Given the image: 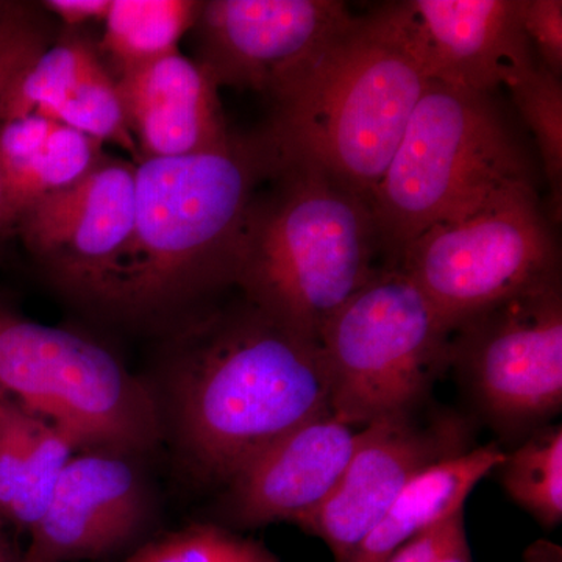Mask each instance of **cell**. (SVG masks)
<instances>
[{
  "mask_svg": "<svg viewBox=\"0 0 562 562\" xmlns=\"http://www.w3.org/2000/svg\"><path fill=\"white\" fill-rule=\"evenodd\" d=\"M166 357L181 449L210 482L228 484L281 436L331 414L319 341L246 299L184 322Z\"/></svg>",
  "mask_w": 562,
  "mask_h": 562,
  "instance_id": "6da1fadb",
  "label": "cell"
},
{
  "mask_svg": "<svg viewBox=\"0 0 562 562\" xmlns=\"http://www.w3.org/2000/svg\"><path fill=\"white\" fill-rule=\"evenodd\" d=\"M277 161L261 132L233 135L217 150L136 161L132 232L111 268L101 310L165 319L235 286L247 214Z\"/></svg>",
  "mask_w": 562,
  "mask_h": 562,
  "instance_id": "7a4b0ae2",
  "label": "cell"
},
{
  "mask_svg": "<svg viewBox=\"0 0 562 562\" xmlns=\"http://www.w3.org/2000/svg\"><path fill=\"white\" fill-rule=\"evenodd\" d=\"M430 83L402 3L355 16L272 99L265 138L286 160L319 166L372 203Z\"/></svg>",
  "mask_w": 562,
  "mask_h": 562,
  "instance_id": "3957f363",
  "label": "cell"
},
{
  "mask_svg": "<svg viewBox=\"0 0 562 562\" xmlns=\"http://www.w3.org/2000/svg\"><path fill=\"white\" fill-rule=\"evenodd\" d=\"M277 160L247 214L235 286L319 341L333 314L382 269L379 228L372 203L344 181L310 162Z\"/></svg>",
  "mask_w": 562,
  "mask_h": 562,
  "instance_id": "277c9868",
  "label": "cell"
},
{
  "mask_svg": "<svg viewBox=\"0 0 562 562\" xmlns=\"http://www.w3.org/2000/svg\"><path fill=\"white\" fill-rule=\"evenodd\" d=\"M522 183L530 162L490 92L430 80L373 192L384 266L431 225Z\"/></svg>",
  "mask_w": 562,
  "mask_h": 562,
  "instance_id": "5b68a950",
  "label": "cell"
},
{
  "mask_svg": "<svg viewBox=\"0 0 562 562\" xmlns=\"http://www.w3.org/2000/svg\"><path fill=\"white\" fill-rule=\"evenodd\" d=\"M0 395L69 436L81 450L135 457L160 439L161 405L91 336L50 327L0 302Z\"/></svg>",
  "mask_w": 562,
  "mask_h": 562,
  "instance_id": "8992f818",
  "label": "cell"
},
{
  "mask_svg": "<svg viewBox=\"0 0 562 562\" xmlns=\"http://www.w3.org/2000/svg\"><path fill=\"white\" fill-rule=\"evenodd\" d=\"M450 335L424 292L383 266L322 328L333 416L361 430L430 401L450 369Z\"/></svg>",
  "mask_w": 562,
  "mask_h": 562,
  "instance_id": "52a82bcc",
  "label": "cell"
},
{
  "mask_svg": "<svg viewBox=\"0 0 562 562\" xmlns=\"http://www.w3.org/2000/svg\"><path fill=\"white\" fill-rule=\"evenodd\" d=\"M392 268L453 330L471 314L560 276V257L535 183H522L431 225Z\"/></svg>",
  "mask_w": 562,
  "mask_h": 562,
  "instance_id": "ba28073f",
  "label": "cell"
},
{
  "mask_svg": "<svg viewBox=\"0 0 562 562\" xmlns=\"http://www.w3.org/2000/svg\"><path fill=\"white\" fill-rule=\"evenodd\" d=\"M449 362L505 441L549 425L562 408L561 276L462 319L450 335Z\"/></svg>",
  "mask_w": 562,
  "mask_h": 562,
  "instance_id": "9c48e42d",
  "label": "cell"
},
{
  "mask_svg": "<svg viewBox=\"0 0 562 562\" xmlns=\"http://www.w3.org/2000/svg\"><path fill=\"white\" fill-rule=\"evenodd\" d=\"M472 442L471 420L430 401L373 422L358 431L349 464L328 497L295 525L342 562L422 473L468 453Z\"/></svg>",
  "mask_w": 562,
  "mask_h": 562,
  "instance_id": "30bf717a",
  "label": "cell"
},
{
  "mask_svg": "<svg viewBox=\"0 0 562 562\" xmlns=\"http://www.w3.org/2000/svg\"><path fill=\"white\" fill-rule=\"evenodd\" d=\"M353 18L338 0H210L192 29L195 61L217 88L273 99Z\"/></svg>",
  "mask_w": 562,
  "mask_h": 562,
  "instance_id": "8fae6325",
  "label": "cell"
},
{
  "mask_svg": "<svg viewBox=\"0 0 562 562\" xmlns=\"http://www.w3.org/2000/svg\"><path fill=\"white\" fill-rule=\"evenodd\" d=\"M135 169L102 157L79 180L33 203L14 227L55 286L95 308L131 236Z\"/></svg>",
  "mask_w": 562,
  "mask_h": 562,
  "instance_id": "7c38bea8",
  "label": "cell"
},
{
  "mask_svg": "<svg viewBox=\"0 0 562 562\" xmlns=\"http://www.w3.org/2000/svg\"><path fill=\"white\" fill-rule=\"evenodd\" d=\"M133 457L81 450L63 469L31 528L20 562H77L120 552L149 520L150 502Z\"/></svg>",
  "mask_w": 562,
  "mask_h": 562,
  "instance_id": "4fadbf2b",
  "label": "cell"
},
{
  "mask_svg": "<svg viewBox=\"0 0 562 562\" xmlns=\"http://www.w3.org/2000/svg\"><path fill=\"white\" fill-rule=\"evenodd\" d=\"M401 3L430 80L491 94L539 63L520 22L519 0Z\"/></svg>",
  "mask_w": 562,
  "mask_h": 562,
  "instance_id": "5bb4252c",
  "label": "cell"
},
{
  "mask_svg": "<svg viewBox=\"0 0 562 562\" xmlns=\"http://www.w3.org/2000/svg\"><path fill=\"white\" fill-rule=\"evenodd\" d=\"M358 431L325 414L281 436L228 482L233 519L244 527L297 524L341 479Z\"/></svg>",
  "mask_w": 562,
  "mask_h": 562,
  "instance_id": "9a60e30c",
  "label": "cell"
},
{
  "mask_svg": "<svg viewBox=\"0 0 562 562\" xmlns=\"http://www.w3.org/2000/svg\"><path fill=\"white\" fill-rule=\"evenodd\" d=\"M114 80L138 160L203 154L231 143L220 88L180 50L124 70Z\"/></svg>",
  "mask_w": 562,
  "mask_h": 562,
  "instance_id": "2e32d148",
  "label": "cell"
},
{
  "mask_svg": "<svg viewBox=\"0 0 562 562\" xmlns=\"http://www.w3.org/2000/svg\"><path fill=\"white\" fill-rule=\"evenodd\" d=\"M102 144L58 122L0 121V235L14 231L33 203L90 171Z\"/></svg>",
  "mask_w": 562,
  "mask_h": 562,
  "instance_id": "e0dca14e",
  "label": "cell"
},
{
  "mask_svg": "<svg viewBox=\"0 0 562 562\" xmlns=\"http://www.w3.org/2000/svg\"><path fill=\"white\" fill-rule=\"evenodd\" d=\"M77 450L60 428L0 395V520L31 530Z\"/></svg>",
  "mask_w": 562,
  "mask_h": 562,
  "instance_id": "ac0fdd59",
  "label": "cell"
},
{
  "mask_svg": "<svg viewBox=\"0 0 562 562\" xmlns=\"http://www.w3.org/2000/svg\"><path fill=\"white\" fill-rule=\"evenodd\" d=\"M503 458L497 443H487L422 473L342 562H386L422 530L462 508Z\"/></svg>",
  "mask_w": 562,
  "mask_h": 562,
  "instance_id": "d6986e66",
  "label": "cell"
},
{
  "mask_svg": "<svg viewBox=\"0 0 562 562\" xmlns=\"http://www.w3.org/2000/svg\"><path fill=\"white\" fill-rule=\"evenodd\" d=\"M201 7L191 0H111L102 44L117 74L179 50Z\"/></svg>",
  "mask_w": 562,
  "mask_h": 562,
  "instance_id": "ffe728a7",
  "label": "cell"
},
{
  "mask_svg": "<svg viewBox=\"0 0 562 562\" xmlns=\"http://www.w3.org/2000/svg\"><path fill=\"white\" fill-rule=\"evenodd\" d=\"M102 65L90 44L68 36L44 47L7 85L0 95V121L47 117Z\"/></svg>",
  "mask_w": 562,
  "mask_h": 562,
  "instance_id": "44dd1931",
  "label": "cell"
},
{
  "mask_svg": "<svg viewBox=\"0 0 562 562\" xmlns=\"http://www.w3.org/2000/svg\"><path fill=\"white\" fill-rule=\"evenodd\" d=\"M495 471L517 506L542 527L554 528L562 520V427L549 424L522 439Z\"/></svg>",
  "mask_w": 562,
  "mask_h": 562,
  "instance_id": "7402d4cb",
  "label": "cell"
},
{
  "mask_svg": "<svg viewBox=\"0 0 562 562\" xmlns=\"http://www.w3.org/2000/svg\"><path fill=\"white\" fill-rule=\"evenodd\" d=\"M514 105L538 143L543 173L552 192L554 216L560 217L562 198V83L541 63L506 83Z\"/></svg>",
  "mask_w": 562,
  "mask_h": 562,
  "instance_id": "603a6c76",
  "label": "cell"
},
{
  "mask_svg": "<svg viewBox=\"0 0 562 562\" xmlns=\"http://www.w3.org/2000/svg\"><path fill=\"white\" fill-rule=\"evenodd\" d=\"M122 562H279L260 542L217 525H192L140 546Z\"/></svg>",
  "mask_w": 562,
  "mask_h": 562,
  "instance_id": "cb8c5ba5",
  "label": "cell"
},
{
  "mask_svg": "<svg viewBox=\"0 0 562 562\" xmlns=\"http://www.w3.org/2000/svg\"><path fill=\"white\" fill-rule=\"evenodd\" d=\"M386 562H473L464 506L414 536Z\"/></svg>",
  "mask_w": 562,
  "mask_h": 562,
  "instance_id": "d4e9b609",
  "label": "cell"
},
{
  "mask_svg": "<svg viewBox=\"0 0 562 562\" xmlns=\"http://www.w3.org/2000/svg\"><path fill=\"white\" fill-rule=\"evenodd\" d=\"M47 46L40 22L27 9L9 3L0 14V95L13 77Z\"/></svg>",
  "mask_w": 562,
  "mask_h": 562,
  "instance_id": "484cf974",
  "label": "cell"
},
{
  "mask_svg": "<svg viewBox=\"0 0 562 562\" xmlns=\"http://www.w3.org/2000/svg\"><path fill=\"white\" fill-rule=\"evenodd\" d=\"M519 16L536 58L554 76L562 74L561 0H519Z\"/></svg>",
  "mask_w": 562,
  "mask_h": 562,
  "instance_id": "4316f807",
  "label": "cell"
},
{
  "mask_svg": "<svg viewBox=\"0 0 562 562\" xmlns=\"http://www.w3.org/2000/svg\"><path fill=\"white\" fill-rule=\"evenodd\" d=\"M111 0H47L43 7L60 18L69 27L105 21Z\"/></svg>",
  "mask_w": 562,
  "mask_h": 562,
  "instance_id": "83f0119b",
  "label": "cell"
},
{
  "mask_svg": "<svg viewBox=\"0 0 562 562\" xmlns=\"http://www.w3.org/2000/svg\"><path fill=\"white\" fill-rule=\"evenodd\" d=\"M522 562H562V549L558 543L539 539L525 550Z\"/></svg>",
  "mask_w": 562,
  "mask_h": 562,
  "instance_id": "f1b7e54d",
  "label": "cell"
},
{
  "mask_svg": "<svg viewBox=\"0 0 562 562\" xmlns=\"http://www.w3.org/2000/svg\"><path fill=\"white\" fill-rule=\"evenodd\" d=\"M21 553L14 549L9 536L3 531V525H0V562H20Z\"/></svg>",
  "mask_w": 562,
  "mask_h": 562,
  "instance_id": "f546056e",
  "label": "cell"
},
{
  "mask_svg": "<svg viewBox=\"0 0 562 562\" xmlns=\"http://www.w3.org/2000/svg\"><path fill=\"white\" fill-rule=\"evenodd\" d=\"M7 7H9V3L0 2V14H2L3 11H5Z\"/></svg>",
  "mask_w": 562,
  "mask_h": 562,
  "instance_id": "4dcf8cb0",
  "label": "cell"
},
{
  "mask_svg": "<svg viewBox=\"0 0 562 562\" xmlns=\"http://www.w3.org/2000/svg\"><path fill=\"white\" fill-rule=\"evenodd\" d=\"M0 525H3L2 520H0Z\"/></svg>",
  "mask_w": 562,
  "mask_h": 562,
  "instance_id": "1f68e13d",
  "label": "cell"
}]
</instances>
